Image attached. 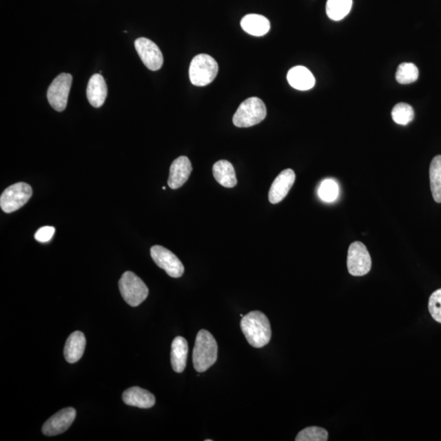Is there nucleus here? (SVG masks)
I'll return each mask as SVG.
<instances>
[{"mask_svg": "<svg viewBox=\"0 0 441 441\" xmlns=\"http://www.w3.org/2000/svg\"><path fill=\"white\" fill-rule=\"evenodd\" d=\"M240 327L251 346L262 348L271 341L270 321L263 312L255 311L242 317Z\"/></svg>", "mask_w": 441, "mask_h": 441, "instance_id": "f257e3e1", "label": "nucleus"}, {"mask_svg": "<svg viewBox=\"0 0 441 441\" xmlns=\"http://www.w3.org/2000/svg\"><path fill=\"white\" fill-rule=\"evenodd\" d=\"M218 343L209 331L201 329L197 334L193 350L194 368L198 373H204L213 366L218 359Z\"/></svg>", "mask_w": 441, "mask_h": 441, "instance_id": "f03ea898", "label": "nucleus"}, {"mask_svg": "<svg viewBox=\"0 0 441 441\" xmlns=\"http://www.w3.org/2000/svg\"><path fill=\"white\" fill-rule=\"evenodd\" d=\"M267 116V107L263 101L254 96L243 101L233 116L236 127H249L261 123Z\"/></svg>", "mask_w": 441, "mask_h": 441, "instance_id": "7ed1b4c3", "label": "nucleus"}, {"mask_svg": "<svg viewBox=\"0 0 441 441\" xmlns=\"http://www.w3.org/2000/svg\"><path fill=\"white\" fill-rule=\"evenodd\" d=\"M218 72V65L214 57L198 54L189 65V76L193 85L203 87L214 81Z\"/></svg>", "mask_w": 441, "mask_h": 441, "instance_id": "20e7f679", "label": "nucleus"}, {"mask_svg": "<svg viewBox=\"0 0 441 441\" xmlns=\"http://www.w3.org/2000/svg\"><path fill=\"white\" fill-rule=\"evenodd\" d=\"M119 288L125 301L131 307H138L148 297L149 289L142 279L132 271L123 273Z\"/></svg>", "mask_w": 441, "mask_h": 441, "instance_id": "39448f33", "label": "nucleus"}, {"mask_svg": "<svg viewBox=\"0 0 441 441\" xmlns=\"http://www.w3.org/2000/svg\"><path fill=\"white\" fill-rule=\"evenodd\" d=\"M32 193V188L28 183L13 184L3 192L0 197V206L4 213H13L30 201Z\"/></svg>", "mask_w": 441, "mask_h": 441, "instance_id": "423d86ee", "label": "nucleus"}, {"mask_svg": "<svg viewBox=\"0 0 441 441\" xmlns=\"http://www.w3.org/2000/svg\"><path fill=\"white\" fill-rule=\"evenodd\" d=\"M372 259L363 243H352L348 249L347 269L353 276L367 275L371 270Z\"/></svg>", "mask_w": 441, "mask_h": 441, "instance_id": "0eeeda50", "label": "nucleus"}, {"mask_svg": "<svg viewBox=\"0 0 441 441\" xmlns=\"http://www.w3.org/2000/svg\"><path fill=\"white\" fill-rule=\"evenodd\" d=\"M72 83V74L63 73L54 79L48 88L47 92L48 103L57 112H63L68 105Z\"/></svg>", "mask_w": 441, "mask_h": 441, "instance_id": "6e6552de", "label": "nucleus"}, {"mask_svg": "<svg viewBox=\"0 0 441 441\" xmlns=\"http://www.w3.org/2000/svg\"><path fill=\"white\" fill-rule=\"evenodd\" d=\"M151 255L157 266L165 270L167 275L173 278H179L183 275V264L171 251L161 245L152 247Z\"/></svg>", "mask_w": 441, "mask_h": 441, "instance_id": "1a4fd4ad", "label": "nucleus"}, {"mask_svg": "<svg viewBox=\"0 0 441 441\" xmlns=\"http://www.w3.org/2000/svg\"><path fill=\"white\" fill-rule=\"evenodd\" d=\"M135 48L141 60L149 70L156 72L162 68L164 57L160 48L151 39L147 38L136 39Z\"/></svg>", "mask_w": 441, "mask_h": 441, "instance_id": "9d476101", "label": "nucleus"}, {"mask_svg": "<svg viewBox=\"0 0 441 441\" xmlns=\"http://www.w3.org/2000/svg\"><path fill=\"white\" fill-rule=\"evenodd\" d=\"M76 417V411L74 408L61 409L44 423L42 427L43 433L48 436L63 433L72 426Z\"/></svg>", "mask_w": 441, "mask_h": 441, "instance_id": "9b49d317", "label": "nucleus"}, {"mask_svg": "<svg viewBox=\"0 0 441 441\" xmlns=\"http://www.w3.org/2000/svg\"><path fill=\"white\" fill-rule=\"evenodd\" d=\"M295 179L296 175L294 170L288 169L282 171L271 185L269 192V201L276 205L283 201L292 188Z\"/></svg>", "mask_w": 441, "mask_h": 441, "instance_id": "f8f14e48", "label": "nucleus"}, {"mask_svg": "<svg viewBox=\"0 0 441 441\" xmlns=\"http://www.w3.org/2000/svg\"><path fill=\"white\" fill-rule=\"evenodd\" d=\"M192 172L191 161L187 156H180L173 162L170 167V178L167 184L171 189H178L187 182Z\"/></svg>", "mask_w": 441, "mask_h": 441, "instance_id": "ddd939ff", "label": "nucleus"}, {"mask_svg": "<svg viewBox=\"0 0 441 441\" xmlns=\"http://www.w3.org/2000/svg\"><path fill=\"white\" fill-rule=\"evenodd\" d=\"M107 96V86L101 74H95L88 81L87 98L92 107L99 108L105 103Z\"/></svg>", "mask_w": 441, "mask_h": 441, "instance_id": "4468645a", "label": "nucleus"}, {"mask_svg": "<svg viewBox=\"0 0 441 441\" xmlns=\"http://www.w3.org/2000/svg\"><path fill=\"white\" fill-rule=\"evenodd\" d=\"M122 397L123 402L130 407L149 409L156 404V397L151 392L139 387L126 390Z\"/></svg>", "mask_w": 441, "mask_h": 441, "instance_id": "2eb2a0df", "label": "nucleus"}, {"mask_svg": "<svg viewBox=\"0 0 441 441\" xmlns=\"http://www.w3.org/2000/svg\"><path fill=\"white\" fill-rule=\"evenodd\" d=\"M86 338L85 334L79 331L72 333L66 340L64 348V356L68 363L78 362L85 352Z\"/></svg>", "mask_w": 441, "mask_h": 441, "instance_id": "dca6fc26", "label": "nucleus"}, {"mask_svg": "<svg viewBox=\"0 0 441 441\" xmlns=\"http://www.w3.org/2000/svg\"><path fill=\"white\" fill-rule=\"evenodd\" d=\"M287 79L291 87L300 91H307L315 86L316 79L307 68L302 65L289 70Z\"/></svg>", "mask_w": 441, "mask_h": 441, "instance_id": "f3484780", "label": "nucleus"}, {"mask_svg": "<svg viewBox=\"0 0 441 441\" xmlns=\"http://www.w3.org/2000/svg\"><path fill=\"white\" fill-rule=\"evenodd\" d=\"M188 343L183 337H176L172 342L171 364L176 373H183L186 369Z\"/></svg>", "mask_w": 441, "mask_h": 441, "instance_id": "a211bd4d", "label": "nucleus"}, {"mask_svg": "<svg viewBox=\"0 0 441 441\" xmlns=\"http://www.w3.org/2000/svg\"><path fill=\"white\" fill-rule=\"evenodd\" d=\"M241 28L246 33L253 37H263L268 33L271 28L270 21L262 15L248 14L243 17Z\"/></svg>", "mask_w": 441, "mask_h": 441, "instance_id": "6ab92c4d", "label": "nucleus"}, {"mask_svg": "<svg viewBox=\"0 0 441 441\" xmlns=\"http://www.w3.org/2000/svg\"><path fill=\"white\" fill-rule=\"evenodd\" d=\"M213 173L216 181L223 187L232 188L236 186L235 169L230 162L227 161L216 162L213 167Z\"/></svg>", "mask_w": 441, "mask_h": 441, "instance_id": "aec40b11", "label": "nucleus"}, {"mask_svg": "<svg viewBox=\"0 0 441 441\" xmlns=\"http://www.w3.org/2000/svg\"><path fill=\"white\" fill-rule=\"evenodd\" d=\"M352 0H328L326 13L331 20L341 21L351 12Z\"/></svg>", "mask_w": 441, "mask_h": 441, "instance_id": "412c9836", "label": "nucleus"}, {"mask_svg": "<svg viewBox=\"0 0 441 441\" xmlns=\"http://www.w3.org/2000/svg\"><path fill=\"white\" fill-rule=\"evenodd\" d=\"M430 183L434 201L441 203V156H435L431 163Z\"/></svg>", "mask_w": 441, "mask_h": 441, "instance_id": "4be33fe9", "label": "nucleus"}, {"mask_svg": "<svg viewBox=\"0 0 441 441\" xmlns=\"http://www.w3.org/2000/svg\"><path fill=\"white\" fill-rule=\"evenodd\" d=\"M418 69L413 63H404L399 65L396 70V79L400 85H409L418 79Z\"/></svg>", "mask_w": 441, "mask_h": 441, "instance_id": "5701e85b", "label": "nucleus"}, {"mask_svg": "<svg viewBox=\"0 0 441 441\" xmlns=\"http://www.w3.org/2000/svg\"><path fill=\"white\" fill-rule=\"evenodd\" d=\"M393 121L400 125H407L414 118V112L411 105L407 103H398L391 112Z\"/></svg>", "mask_w": 441, "mask_h": 441, "instance_id": "b1692460", "label": "nucleus"}, {"mask_svg": "<svg viewBox=\"0 0 441 441\" xmlns=\"http://www.w3.org/2000/svg\"><path fill=\"white\" fill-rule=\"evenodd\" d=\"M328 431L319 427H309L297 435L296 441H327Z\"/></svg>", "mask_w": 441, "mask_h": 441, "instance_id": "393cba45", "label": "nucleus"}, {"mask_svg": "<svg viewBox=\"0 0 441 441\" xmlns=\"http://www.w3.org/2000/svg\"><path fill=\"white\" fill-rule=\"evenodd\" d=\"M339 187L333 179H325L320 185L318 195L325 202H333L338 197Z\"/></svg>", "mask_w": 441, "mask_h": 441, "instance_id": "a878e982", "label": "nucleus"}, {"mask_svg": "<svg viewBox=\"0 0 441 441\" xmlns=\"http://www.w3.org/2000/svg\"><path fill=\"white\" fill-rule=\"evenodd\" d=\"M429 309L432 318L441 324V289L431 295Z\"/></svg>", "mask_w": 441, "mask_h": 441, "instance_id": "bb28decb", "label": "nucleus"}, {"mask_svg": "<svg viewBox=\"0 0 441 441\" xmlns=\"http://www.w3.org/2000/svg\"><path fill=\"white\" fill-rule=\"evenodd\" d=\"M55 233V228L54 227H43L39 228V230L35 233L34 238L39 242L41 243H47L50 241L52 236H54Z\"/></svg>", "mask_w": 441, "mask_h": 441, "instance_id": "cd10ccee", "label": "nucleus"}]
</instances>
